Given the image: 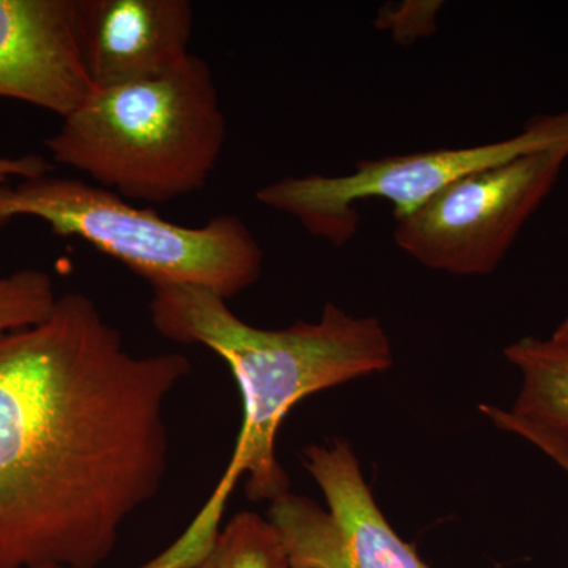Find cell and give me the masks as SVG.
Instances as JSON below:
<instances>
[{"label": "cell", "mask_w": 568, "mask_h": 568, "mask_svg": "<svg viewBox=\"0 0 568 568\" xmlns=\"http://www.w3.org/2000/svg\"><path fill=\"white\" fill-rule=\"evenodd\" d=\"M186 355H138L89 295L0 334V568H100L170 466Z\"/></svg>", "instance_id": "1"}, {"label": "cell", "mask_w": 568, "mask_h": 568, "mask_svg": "<svg viewBox=\"0 0 568 568\" xmlns=\"http://www.w3.org/2000/svg\"><path fill=\"white\" fill-rule=\"evenodd\" d=\"M151 317L164 338L219 354L244 405L233 457L212 496L178 540L138 567L193 568L215 544L242 477L252 503H274L291 491L276 457L280 426L291 409L317 392L386 372L394 365V349L376 317H354L334 304L324 306L317 323L298 321L267 331L235 316L219 294L185 284L152 286Z\"/></svg>", "instance_id": "2"}, {"label": "cell", "mask_w": 568, "mask_h": 568, "mask_svg": "<svg viewBox=\"0 0 568 568\" xmlns=\"http://www.w3.org/2000/svg\"><path fill=\"white\" fill-rule=\"evenodd\" d=\"M226 132L211 67L190 54L155 80L95 89L47 149L52 162L130 203L160 204L204 189Z\"/></svg>", "instance_id": "3"}, {"label": "cell", "mask_w": 568, "mask_h": 568, "mask_svg": "<svg viewBox=\"0 0 568 568\" xmlns=\"http://www.w3.org/2000/svg\"><path fill=\"white\" fill-rule=\"evenodd\" d=\"M22 216L47 223L62 237L88 242L151 287L185 284L231 301L263 274V248L234 215L182 226L95 183L47 174L0 183V227Z\"/></svg>", "instance_id": "4"}, {"label": "cell", "mask_w": 568, "mask_h": 568, "mask_svg": "<svg viewBox=\"0 0 568 568\" xmlns=\"http://www.w3.org/2000/svg\"><path fill=\"white\" fill-rule=\"evenodd\" d=\"M555 151L568 153V110L536 115L503 141L365 159L343 175H287L263 186L256 200L293 216L313 237L343 246L361 226V201H387L398 219L462 179L530 153Z\"/></svg>", "instance_id": "5"}, {"label": "cell", "mask_w": 568, "mask_h": 568, "mask_svg": "<svg viewBox=\"0 0 568 568\" xmlns=\"http://www.w3.org/2000/svg\"><path fill=\"white\" fill-rule=\"evenodd\" d=\"M567 152L519 156L440 190L395 219L402 252L448 275H489L555 189Z\"/></svg>", "instance_id": "6"}, {"label": "cell", "mask_w": 568, "mask_h": 568, "mask_svg": "<svg viewBox=\"0 0 568 568\" xmlns=\"http://www.w3.org/2000/svg\"><path fill=\"white\" fill-rule=\"evenodd\" d=\"M302 465L315 478L328 510L286 493L268 507L290 568H429L392 528L343 439L306 447Z\"/></svg>", "instance_id": "7"}, {"label": "cell", "mask_w": 568, "mask_h": 568, "mask_svg": "<svg viewBox=\"0 0 568 568\" xmlns=\"http://www.w3.org/2000/svg\"><path fill=\"white\" fill-rule=\"evenodd\" d=\"M95 89L82 59L78 0H0V99L63 119Z\"/></svg>", "instance_id": "8"}, {"label": "cell", "mask_w": 568, "mask_h": 568, "mask_svg": "<svg viewBox=\"0 0 568 568\" xmlns=\"http://www.w3.org/2000/svg\"><path fill=\"white\" fill-rule=\"evenodd\" d=\"M78 21L97 89L155 80L192 54L190 0H78Z\"/></svg>", "instance_id": "9"}, {"label": "cell", "mask_w": 568, "mask_h": 568, "mask_svg": "<svg viewBox=\"0 0 568 568\" xmlns=\"http://www.w3.org/2000/svg\"><path fill=\"white\" fill-rule=\"evenodd\" d=\"M521 375V388L510 410L481 405L480 413L497 428L514 435L538 433L568 440V327L548 338L525 336L504 349Z\"/></svg>", "instance_id": "10"}, {"label": "cell", "mask_w": 568, "mask_h": 568, "mask_svg": "<svg viewBox=\"0 0 568 568\" xmlns=\"http://www.w3.org/2000/svg\"><path fill=\"white\" fill-rule=\"evenodd\" d=\"M193 568H290L275 526L253 511H242L220 529L215 544Z\"/></svg>", "instance_id": "11"}, {"label": "cell", "mask_w": 568, "mask_h": 568, "mask_svg": "<svg viewBox=\"0 0 568 568\" xmlns=\"http://www.w3.org/2000/svg\"><path fill=\"white\" fill-rule=\"evenodd\" d=\"M58 297L52 276L39 268L0 276V334L47 320Z\"/></svg>", "instance_id": "12"}, {"label": "cell", "mask_w": 568, "mask_h": 568, "mask_svg": "<svg viewBox=\"0 0 568 568\" xmlns=\"http://www.w3.org/2000/svg\"><path fill=\"white\" fill-rule=\"evenodd\" d=\"M443 0H403L388 2L377 9L375 28L386 32L399 47H414L437 32V14Z\"/></svg>", "instance_id": "13"}, {"label": "cell", "mask_w": 568, "mask_h": 568, "mask_svg": "<svg viewBox=\"0 0 568 568\" xmlns=\"http://www.w3.org/2000/svg\"><path fill=\"white\" fill-rule=\"evenodd\" d=\"M52 164L41 155L9 156L0 152V183L41 178L50 174Z\"/></svg>", "instance_id": "14"}, {"label": "cell", "mask_w": 568, "mask_h": 568, "mask_svg": "<svg viewBox=\"0 0 568 568\" xmlns=\"http://www.w3.org/2000/svg\"><path fill=\"white\" fill-rule=\"evenodd\" d=\"M544 454H547L556 465L562 467L568 474V443L564 440H552L544 447Z\"/></svg>", "instance_id": "15"}, {"label": "cell", "mask_w": 568, "mask_h": 568, "mask_svg": "<svg viewBox=\"0 0 568 568\" xmlns=\"http://www.w3.org/2000/svg\"><path fill=\"white\" fill-rule=\"evenodd\" d=\"M559 327H568V315L566 316V320H564L562 323L559 324Z\"/></svg>", "instance_id": "16"}, {"label": "cell", "mask_w": 568, "mask_h": 568, "mask_svg": "<svg viewBox=\"0 0 568 568\" xmlns=\"http://www.w3.org/2000/svg\"><path fill=\"white\" fill-rule=\"evenodd\" d=\"M43 568H67V567H43Z\"/></svg>", "instance_id": "17"}]
</instances>
